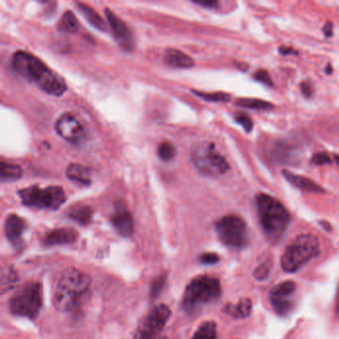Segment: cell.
Returning <instances> with one entry per match:
<instances>
[{"label": "cell", "instance_id": "1", "mask_svg": "<svg viewBox=\"0 0 339 339\" xmlns=\"http://www.w3.org/2000/svg\"><path fill=\"white\" fill-rule=\"evenodd\" d=\"M12 66L14 70L26 80L35 83L43 92L60 97L67 86L64 79L52 71L36 56L25 52L17 51L12 57Z\"/></svg>", "mask_w": 339, "mask_h": 339}, {"label": "cell", "instance_id": "2", "mask_svg": "<svg viewBox=\"0 0 339 339\" xmlns=\"http://www.w3.org/2000/svg\"><path fill=\"white\" fill-rule=\"evenodd\" d=\"M92 279L75 268L67 269L61 276L54 293V306L63 312L78 308L86 298Z\"/></svg>", "mask_w": 339, "mask_h": 339}, {"label": "cell", "instance_id": "3", "mask_svg": "<svg viewBox=\"0 0 339 339\" xmlns=\"http://www.w3.org/2000/svg\"><path fill=\"white\" fill-rule=\"evenodd\" d=\"M256 205L266 237L274 244L279 243L284 236L290 222L287 209L278 199L265 193L257 195Z\"/></svg>", "mask_w": 339, "mask_h": 339}, {"label": "cell", "instance_id": "4", "mask_svg": "<svg viewBox=\"0 0 339 339\" xmlns=\"http://www.w3.org/2000/svg\"><path fill=\"white\" fill-rule=\"evenodd\" d=\"M319 254V243L311 234H301L289 243L281 258L282 269L294 273Z\"/></svg>", "mask_w": 339, "mask_h": 339}, {"label": "cell", "instance_id": "5", "mask_svg": "<svg viewBox=\"0 0 339 339\" xmlns=\"http://www.w3.org/2000/svg\"><path fill=\"white\" fill-rule=\"evenodd\" d=\"M220 282L208 276H200L193 279L186 286L182 306L185 310L192 311L202 305L214 302L221 295Z\"/></svg>", "mask_w": 339, "mask_h": 339}, {"label": "cell", "instance_id": "6", "mask_svg": "<svg viewBox=\"0 0 339 339\" xmlns=\"http://www.w3.org/2000/svg\"><path fill=\"white\" fill-rule=\"evenodd\" d=\"M43 306L42 285L38 282H29L19 287L9 301L10 311L17 316L35 319Z\"/></svg>", "mask_w": 339, "mask_h": 339}, {"label": "cell", "instance_id": "7", "mask_svg": "<svg viewBox=\"0 0 339 339\" xmlns=\"http://www.w3.org/2000/svg\"><path fill=\"white\" fill-rule=\"evenodd\" d=\"M192 160L199 170L207 176L218 177L229 170L228 161L211 142L196 145L192 151Z\"/></svg>", "mask_w": 339, "mask_h": 339}, {"label": "cell", "instance_id": "8", "mask_svg": "<svg viewBox=\"0 0 339 339\" xmlns=\"http://www.w3.org/2000/svg\"><path fill=\"white\" fill-rule=\"evenodd\" d=\"M18 195L25 206L37 209L56 210L66 201L65 192L60 186L46 188L30 186L19 190Z\"/></svg>", "mask_w": 339, "mask_h": 339}, {"label": "cell", "instance_id": "9", "mask_svg": "<svg viewBox=\"0 0 339 339\" xmlns=\"http://www.w3.org/2000/svg\"><path fill=\"white\" fill-rule=\"evenodd\" d=\"M219 240L231 249H243L249 244V230L246 222L237 215H227L215 224Z\"/></svg>", "mask_w": 339, "mask_h": 339}, {"label": "cell", "instance_id": "10", "mask_svg": "<svg viewBox=\"0 0 339 339\" xmlns=\"http://www.w3.org/2000/svg\"><path fill=\"white\" fill-rule=\"evenodd\" d=\"M171 316V310L165 304L155 306L141 321L133 339H157Z\"/></svg>", "mask_w": 339, "mask_h": 339}, {"label": "cell", "instance_id": "11", "mask_svg": "<svg viewBox=\"0 0 339 339\" xmlns=\"http://www.w3.org/2000/svg\"><path fill=\"white\" fill-rule=\"evenodd\" d=\"M296 284L291 281H285L277 284L270 292V300L274 310L280 315H286L293 306L291 299Z\"/></svg>", "mask_w": 339, "mask_h": 339}, {"label": "cell", "instance_id": "12", "mask_svg": "<svg viewBox=\"0 0 339 339\" xmlns=\"http://www.w3.org/2000/svg\"><path fill=\"white\" fill-rule=\"evenodd\" d=\"M55 129L61 137L74 144L80 143L86 136L84 126L73 114L69 113L62 114L57 119Z\"/></svg>", "mask_w": 339, "mask_h": 339}, {"label": "cell", "instance_id": "13", "mask_svg": "<svg viewBox=\"0 0 339 339\" xmlns=\"http://www.w3.org/2000/svg\"><path fill=\"white\" fill-rule=\"evenodd\" d=\"M105 13L111 25L113 37L119 46L124 50H131L133 48V38L126 24L109 8H106Z\"/></svg>", "mask_w": 339, "mask_h": 339}, {"label": "cell", "instance_id": "14", "mask_svg": "<svg viewBox=\"0 0 339 339\" xmlns=\"http://www.w3.org/2000/svg\"><path fill=\"white\" fill-rule=\"evenodd\" d=\"M112 223L115 230L123 237H130L133 234V220L130 212L124 204L117 202L112 216Z\"/></svg>", "mask_w": 339, "mask_h": 339}, {"label": "cell", "instance_id": "15", "mask_svg": "<svg viewBox=\"0 0 339 339\" xmlns=\"http://www.w3.org/2000/svg\"><path fill=\"white\" fill-rule=\"evenodd\" d=\"M26 229L25 221L16 214L7 216L4 224V233L9 242L15 247L21 244L22 235Z\"/></svg>", "mask_w": 339, "mask_h": 339}, {"label": "cell", "instance_id": "16", "mask_svg": "<svg viewBox=\"0 0 339 339\" xmlns=\"http://www.w3.org/2000/svg\"><path fill=\"white\" fill-rule=\"evenodd\" d=\"M78 234L75 230L70 228H60L53 230L44 237V244L48 247L69 245L76 242Z\"/></svg>", "mask_w": 339, "mask_h": 339}, {"label": "cell", "instance_id": "17", "mask_svg": "<svg viewBox=\"0 0 339 339\" xmlns=\"http://www.w3.org/2000/svg\"><path fill=\"white\" fill-rule=\"evenodd\" d=\"M282 175L283 177L294 187L301 189L303 191H308V192H315V193H322L324 192V189L319 186L316 182L312 181L311 179L304 177L302 175H297L294 174L288 170H282Z\"/></svg>", "mask_w": 339, "mask_h": 339}, {"label": "cell", "instance_id": "18", "mask_svg": "<svg viewBox=\"0 0 339 339\" xmlns=\"http://www.w3.org/2000/svg\"><path fill=\"white\" fill-rule=\"evenodd\" d=\"M164 60L167 65L174 68H191L194 66V61L187 54L177 49H167L164 54Z\"/></svg>", "mask_w": 339, "mask_h": 339}, {"label": "cell", "instance_id": "19", "mask_svg": "<svg viewBox=\"0 0 339 339\" xmlns=\"http://www.w3.org/2000/svg\"><path fill=\"white\" fill-rule=\"evenodd\" d=\"M66 174L70 180L82 185H90L92 182L90 169L78 163H72L68 165Z\"/></svg>", "mask_w": 339, "mask_h": 339}, {"label": "cell", "instance_id": "20", "mask_svg": "<svg viewBox=\"0 0 339 339\" xmlns=\"http://www.w3.org/2000/svg\"><path fill=\"white\" fill-rule=\"evenodd\" d=\"M77 6L79 10L82 12V14L84 15V17L91 23V25H93L95 28L102 30V31L107 29V24L105 20L91 6L84 4V3H77Z\"/></svg>", "mask_w": 339, "mask_h": 339}, {"label": "cell", "instance_id": "21", "mask_svg": "<svg viewBox=\"0 0 339 339\" xmlns=\"http://www.w3.org/2000/svg\"><path fill=\"white\" fill-rule=\"evenodd\" d=\"M226 312L236 318H244L251 314L252 301L250 298L241 299L237 304L226 305Z\"/></svg>", "mask_w": 339, "mask_h": 339}, {"label": "cell", "instance_id": "22", "mask_svg": "<svg viewBox=\"0 0 339 339\" xmlns=\"http://www.w3.org/2000/svg\"><path fill=\"white\" fill-rule=\"evenodd\" d=\"M58 28L62 32L76 33L80 28V23L72 11H66L58 23Z\"/></svg>", "mask_w": 339, "mask_h": 339}, {"label": "cell", "instance_id": "23", "mask_svg": "<svg viewBox=\"0 0 339 339\" xmlns=\"http://www.w3.org/2000/svg\"><path fill=\"white\" fill-rule=\"evenodd\" d=\"M0 174H1L2 180H16L22 176V169L19 165L2 161L0 165Z\"/></svg>", "mask_w": 339, "mask_h": 339}, {"label": "cell", "instance_id": "24", "mask_svg": "<svg viewBox=\"0 0 339 339\" xmlns=\"http://www.w3.org/2000/svg\"><path fill=\"white\" fill-rule=\"evenodd\" d=\"M217 326L214 321H204L195 331L191 339H216Z\"/></svg>", "mask_w": 339, "mask_h": 339}, {"label": "cell", "instance_id": "25", "mask_svg": "<svg viewBox=\"0 0 339 339\" xmlns=\"http://www.w3.org/2000/svg\"><path fill=\"white\" fill-rule=\"evenodd\" d=\"M69 216L81 225H87L91 222L93 216V209L90 206H81L73 209Z\"/></svg>", "mask_w": 339, "mask_h": 339}, {"label": "cell", "instance_id": "26", "mask_svg": "<svg viewBox=\"0 0 339 339\" xmlns=\"http://www.w3.org/2000/svg\"><path fill=\"white\" fill-rule=\"evenodd\" d=\"M237 106L246 108V109H253L258 111H268L274 108V106L266 101H262L259 99H239L236 103Z\"/></svg>", "mask_w": 339, "mask_h": 339}, {"label": "cell", "instance_id": "27", "mask_svg": "<svg viewBox=\"0 0 339 339\" xmlns=\"http://www.w3.org/2000/svg\"><path fill=\"white\" fill-rule=\"evenodd\" d=\"M157 153H158V156H159L162 160L169 161V160H171V159L174 158L176 152H175L174 146H173L170 142L164 141V142H161V143L158 145Z\"/></svg>", "mask_w": 339, "mask_h": 339}, {"label": "cell", "instance_id": "28", "mask_svg": "<svg viewBox=\"0 0 339 339\" xmlns=\"http://www.w3.org/2000/svg\"><path fill=\"white\" fill-rule=\"evenodd\" d=\"M17 282V275L13 271V269H7L6 273H2V279H1V290L2 293H4L6 290L11 288L13 284Z\"/></svg>", "mask_w": 339, "mask_h": 339}, {"label": "cell", "instance_id": "29", "mask_svg": "<svg viewBox=\"0 0 339 339\" xmlns=\"http://www.w3.org/2000/svg\"><path fill=\"white\" fill-rule=\"evenodd\" d=\"M198 97H201L202 99L208 101V102H224L227 103L231 100V96L229 94L225 93H212V94H206V93H200V92H194Z\"/></svg>", "mask_w": 339, "mask_h": 339}, {"label": "cell", "instance_id": "30", "mask_svg": "<svg viewBox=\"0 0 339 339\" xmlns=\"http://www.w3.org/2000/svg\"><path fill=\"white\" fill-rule=\"evenodd\" d=\"M165 281H166V276L162 275L157 277L151 283V287H150V295L152 298L157 297L161 290L163 289V286L165 284Z\"/></svg>", "mask_w": 339, "mask_h": 339}, {"label": "cell", "instance_id": "31", "mask_svg": "<svg viewBox=\"0 0 339 339\" xmlns=\"http://www.w3.org/2000/svg\"><path fill=\"white\" fill-rule=\"evenodd\" d=\"M235 119L239 124H241L243 126V128L247 132H250L253 129V120L247 113H238L235 114Z\"/></svg>", "mask_w": 339, "mask_h": 339}, {"label": "cell", "instance_id": "32", "mask_svg": "<svg viewBox=\"0 0 339 339\" xmlns=\"http://www.w3.org/2000/svg\"><path fill=\"white\" fill-rule=\"evenodd\" d=\"M270 271H271V266L268 263H264L262 265H260L255 273H254V277L258 280V281H265L268 279L269 275H270Z\"/></svg>", "mask_w": 339, "mask_h": 339}, {"label": "cell", "instance_id": "33", "mask_svg": "<svg viewBox=\"0 0 339 339\" xmlns=\"http://www.w3.org/2000/svg\"><path fill=\"white\" fill-rule=\"evenodd\" d=\"M254 78H255V80H257L258 82H260V83H262V84H264L266 86L272 87L274 85L269 72L266 71V70H259V71H257L254 74Z\"/></svg>", "mask_w": 339, "mask_h": 339}, {"label": "cell", "instance_id": "34", "mask_svg": "<svg viewBox=\"0 0 339 339\" xmlns=\"http://www.w3.org/2000/svg\"><path fill=\"white\" fill-rule=\"evenodd\" d=\"M332 159L330 158L329 154L326 152H317L311 158V163L315 165H324L327 163H331Z\"/></svg>", "mask_w": 339, "mask_h": 339}, {"label": "cell", "instance_id": "35", "mask_svg": "<svg viewBox=\"0 0 339 339\" xmlns=\"http://www.w3.org/2000/svg\"><path fill=\"white\" fill-rule=\"evenodd\" d=\"M201 262L206 265H213L219 262V257L213 253H207L201 256Z\"/></svg>", "mask_w": 339, "mask_h": 339}, {"label": "cell", "instance_id": "36", "mask_svg": "<svg viewBox=\"0 0 339 339\" xmlns=\"http://www.w3.org/2000/svg\"><path fill=\"white\" fill-rule=\"evenodd\" d=\"M300 89H301V92L303 93V95L307 98L311 97L312 93H313V89H312V86L310 83L308 82H303L300 84Z\"/></svg>", "mask_w": 339, "mask_h": 339}, {"label": "cell", "instance_id": "37", "mask_svg": "<svg viewBox=\"0 0 339 339\" xmlns=\"http://www.w3.org/2000/svg\"><path fill=\"white\" fill-rule=\"evenodd\" d=\"M194 3L202 5L207 8H217L219 5V3L217 1H214V0H208V1H206V0H204V1H194Z\"/></svg>", "mask_w": 339, "mask_h": 339}, {"label": "cell", "instance_id": "38", "mask_svg": "<svg viewBox=\"0 0 339 339\" xmlns=\"http://www.w3.org/2000/svg\"><path fill=\"white\" fill-rule=\"evenodd\" d=\"M280 53L282 54V55H289V54H295V55H297V53L295 52V51H293V49L292 48H289V47H284V46H282V47H280Z\"/></svg>", "mask_w": 339, "mask_h": 339}, {"label": "cell", "instance_id": "39", "mask_svg": "<svg viewBox=\"0 0 339 339\" xmlns=\"http://www.w3.org/2000/svg\"><path fill=\"white\" fill-rule=\"evenodd\" d=\"M323 32L325 36H331L332 35V23H327L323 27Z\"/></svg>", "mask_w": 339, "mask_h": 339}, {"label": "cell", "instance_id": "40", "mask_svg": "<svg viewBox=\"0 0 339 339\" xmlns=\"http://www.w3.org/2000/svg\"><path fill=\"white\" fill-rule=\"evenodd\" d=\"M336 312L339 314V286H338V290H337V296H336Z\"/></svg>", "mask_w": 339, "mask_h": 339}]
</instances>
